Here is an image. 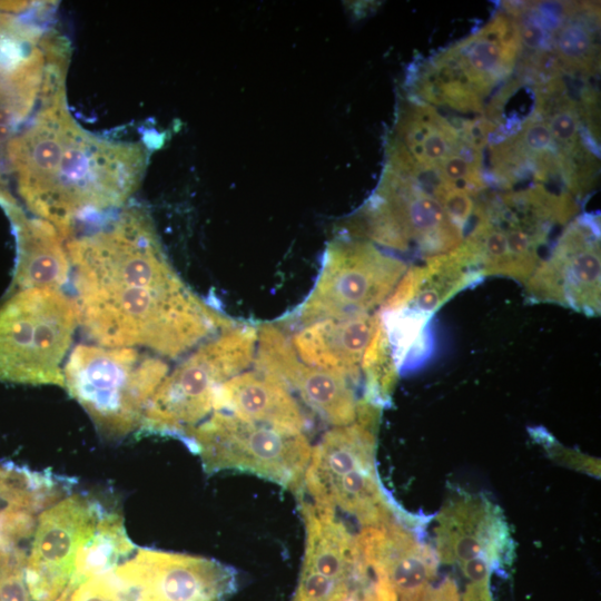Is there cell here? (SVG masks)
Returning <instances> with one entry per match:
<instances>
[{
  "instance_id": "cell-28",
  "label": "cell",
  "mask_w": 601,
  "mask_h": 601,
  "mask_svg": "<svg viewBox=\"0 0 601 601\" xmlns=\"http://www.w3.org/2000/svg\"><path fill=\"white\" fill-rule=\"evenodd\" d=\"M461 601H494L490 589V579L469 582Z\"/></svg>"
},
{
  "instance_id": "cell-23",
  "label": "cell",
  "mask_w": 601,
  "mask_h": 601,
  "mask_svg": "<svg viewBox=\"0 0 601 601\" xmlns=\"http://www.w3.org/2000/svg\"><path fill=\"white\" fill-rule=\"evenodd\" d=\"M577 110V105L573 101L562 97L550 116L549 127L553 139L568 147H574L578 140L579 116Z\"/></svg>"
},
{
  "instance_id": "cell-1",
  "label": "cell",
  "mask_w": 601,
  "mask_h": 601,
  "mask_svg": "<svg viewBox=\"0 0 601 601\" xmlns=\"http://www.w3.org/2000/svg\"><path fill=\"white\" fill-rule=\"evenodd\" d=\"M66 247L79 324L100 346L176 358L235 326L187 287L137 206H125Z\"/></svg>"
},
{
  "instance_id": "cell-29",
  "label": "cell",
  "mask_w": 601,
  "mask_h": 601,
  "mask_svg": "<svg viewBox=\"0 0 601 601\" xmlns=\"http://www.w3.org/2000/svg\"><path fill=\"white\" fill-rule=\"evenodd\" d=\"M33 2L29 1H0V12L21 14L32 8Z\"/></svg>"
},
{
  "instance_id": "cell-8",
  "label": "cell",
  "mask_w": 601,
  "mask_h": 601,
  "mask_svg": "<svg viewBox=\"0 0 601 601\" xmlns=\"http://www.w3.org/2000/svg\"><path fill=\"white\" fill-rule=\"evenodd\" d=\"M406 270L404 262L370 245L333 247L293 319L302 327L325 318L370 313L385 304Z\"/></svg>"
},
{
  "instance_id": "cell-7",
  "label": "cell",
  "mask_w": 601,
  "mask_h": 601,
  "mask_svg": "<svg viewBox=\"0 0 601 601\" xmlns=\"http://www.w3.org/2000/svg\"><path fill=\"white\" fill-rule=\"evenodd\" d=\"M68 59L57 31L0 12V152L40 104L65 88Z\"/></svg>"
},
{
  "instance_id": "cell-30",
  "label": "cell",
  "mask_w": 601,
  "mask_h": 601,
  "mask_svg": "<svg viewBox=\"0 0 601 601\" xmlns=\"http://www.w3.org/2000/svg\"><path fill=\"white\" fill-rule=\"evenodd\" d=\"M2 188H3V187H2V186H0V190H1Z\"/></svg>"
},
{
  "instance_id": "cell-16",
  "label": "cell",
  "mask_w": 601,
  "mask_h": 601,
  "mask_svg": "<svg viewBox=\"0 0 601 601\" xmlns=\"http://www.w3.org/2000/svg\"><path fill=\"white\" fill-rule=\"evenodd\" d=\"M0 205L6 210L17 240V263L12 288L60 289L71 274L65 239L57 228L39 217H29L9 191H0Z\"/></svg>"
},
{
  "instance_id": "cell-2",
  "label": "cell",
  "mask_w": 601,
  "mask_h": 601,
  "mask_svg": "<svg viewBox=\"0 0 601 601\" xmlns=\"http://www.w3.org/2000/svg\"><path fill=\"white\" fill-rule=\"evenodd\" d=\"M3 156L28 210L66 242L77 224L124 208L146 164L140 144L108 140L80 127L66 90L40 104Z\"/></svg>"
},
{
  "instance_id": "cell-13",
  "label": "cell",
  "mask_w": 601,
  "mask_h": 601,
  "mask_svg": "<svg viewBox=\"0 0 601 601\" xmlns=\"http://www.w3.org/2000/svg\"><path fill=\"white\" fill-rule=\"evenodd\" d=\"M439 561L460 568L483 562L492 570L510 552L508 524L499 506L475 494L451 497L436 518Z\"/></svg>"
},
{
  "instance_id": "cell-19",
  "label": "cell",
  "mask_w": 601,
  "mask_h": 601,
  "mask_svg": "<svg viewBox=\"0 0 601 601\" xmlns=\"http://www.w3.org/2000/svg\"><path fill=\"white\" fill-rule=\"evenodd\" d=\"M59 494L53 479L21 469L0 465V512L8 508L40 509Z\"/></svg>"
},
{
  "instance_id": "cell-20",
  "label": "cell",
  "mask_w": 601,
  "mask_h": 601,
  "mask_svg": "<svg viewBox=\"0 0 601 601\" xmlns=\"http://www.w3.org/2000/svg\"><path fill=\"white\" fill-rule=\"evenodd\" d=\"M558 60L568 69L590 71L594 58V43L590 30L582 22H568L555 40Z\"/></svg>"
},
{
  "instance_id": "cell-9",
  "label": "cell",
  "mask_w": 601,
  "mask_h": 601,
  "mask_svg": "<svg viewBox=\"0 0 601 601\" xmlns=\"http://www.w3.org/2000/svg\"><path fill=\"white\" fill-rule=\"evenodd\" d=\"M106 511L91 497L72 494L45 508L32 533L24 580L33 601H57L69 588L78 553L95 536Z\"/></svg>"
},
{
  "instance_id": "cell-17",
  "label": "cell",
  "mask_w": 601,
  "mask_h": 601,
  "mask_svg": "<svg viewBox=\"0 0 601 601\" xmlns=\"http://www.w3.org/2000/svg\"><path fill=\"white\" fill-rule=\"evenodd\" d=\"M214 411L293 433H305L307 427L290 391L258 370L244 371L223 383L216 393Z\"/></svg>"
},
{
  "instance_id": "cell-24",
  "label": "cell",
  "mask_w": 601,
  "mask_h": 601,
  "mask_svg": "<svg viewBox=\"0 0 601 601\" xmlns=\"http://www.w3.org/2000/svg\"><path fill=\"white\" fill-rule=\"evenodd\" d=\"M553 136L546 122L530 120L515 138V145L523 152L533 155L550 150L553 145Z\"/></svg>"
},
{
  "instance_id": "cell-22",
  "label": "cell",
  "mask_w": 601,
  "mask_h": 601,
  "mask_svg": "<svg viewBox=\"0 0 601 601\" xmlns=\"http://www.w3.org/2000/svg\"><path fill=\"white\" fill-rule=\"evenodd\" d=\"M115 568L88 579L72 592L61 595L57 601H122Z\"/></svg>"
},
{
  "instance_id": "cell-4",
  "label": "cell",
  "mask_w": 601,
  "mask_h": 601,
  "mask_svg": "<svg viewBox=\"0 0 601 601\" xmlns=\"http://www.w3.org/2000/svg\"><path fill=\"white\" fill-rule=\"evenodd\" d=\"M78 319L60 289L14 292L0 305V382L65 387L62 363Z\"/></svg>"
},
{
  "instance_id": "cell-18",
  "label": "cell",
  "mask_w": 601,
  "mask_h": 601,
  "mask_svg": "<svg viewBox=\"0 0 601 601\" xmlns=\"http://www.w3.org/2000/svg\"><path fill=\"white\" fill-rule=\"evenodd\" d=\"M519 49L516 22L499 14L477 36L446 53L445 57L456 65L453 69L443 65L441 69L454 76L444 73L441 77L461 81L480 97L511 71Z\"/></svg>"
},
{
  "instance_id": "cell-26",
  "label": "cell",
  "mask_w": 601,
  "mask_h": 601,
  "mask_svg": "<svg viewBox=\"0 0 601 601\" xmlns=\"http://www.w3.org/2000/svg\"><path fill=\"white\" fill-rule=\"evenodd\" d=\"M516 26L520 41L522 40L528 49L534 50L542 47L545 38L542 22H539L536 18L523 16Z\"/></svg>"
},
{
  "instance_id": "cell-27",
  "label": "cell",
  "mask_w": 601,
  "mask_h": 601,
  "mask_svg": "<svg viewBox=\"0 0 601 601\" xmlns=\"http://www.w3.org/2000/svg\"><path fill=\"white\" fill-rule=\"evenodd\" d=\"M420 601H461V594L455 580L446 577L427 585Z\"/></svg>"
},
{
  "instance_id": "cell-12",
  "label": "cell",
  "mask_w": 601,
  "mask_h": 601,
  "mask_svg": "<svg viewBox=\"0 0 601 601\" xmlns=\"http://www.w3.org/2000/svg\"><path fill=\"white\" fill-rule=\"evenodd\" d=\"M255 362L258 371L296 392L328 424L343 426L357 418L362 401L349 380L304 363L278 326L257 328Z\"/></svg>"
},
{
  "instance_id": "cell-15",
  "label": "cell",
  "mask_w": 601,
  "mask_h": 601,
  "mask_svg": "<svg viewBox=\"0 0 601 601\" xmlns=\"http://www.w3.org/2000/svg\"><path fill=\"white\" fill-rule=\"evenodd\" d=\"M381 326L378 313L325 318L299 327L292 345L304 363L356 381Z\"/></svg>"
},
{
  "instance_id": "cell-11",
  "label": "cell",
  "mask_w": 601,
  "mask_h": 601,
  "mask_svg": "<svg viewBox=\"0 0 601 601\" xmlns=\"http://www.w3.org/2000/svg\"><path fill=\"white\" fill-rule=\"evenodd\" d=\"M600 238L597 223L581 217L565 229L549 259L524 284L530 298L600 314Z\"/></svg>"
},
{
  "instance_id": "cell-14",
  "label": "cell",
  "mask_w": 601,
  "mask_h": 601,
  "mask_svg": "<svg viewBox=\"0 0 601 601\" xmlns=\"http://www.w3.org/2000/svg\"><path fill=\"white\" fill-rule=\"evenodd\" d=\"M361 563L385 581L398 601H420L437 571L436 552L392 519L355 536Z\"/></svg>"
},
{
  "instance_id": "cell-3",
  "label": "cell",
  "mask_w": 601,
  "mask_h": 601,
  "mask_svg": "<svg viewBox=\"0 0 601 601\" xmlns=\"http://www.w3.org/2000/svg\"><path fill=\"white\" fill-rule=\"evenodd\" d=\"M168 365L132 347L79 344L63 365L65 387L89 415L98 432L122 439L137 432Z\"/></svg>"
},
{
  "instance_id": "cell-25",
  "label": "cell",
  "mask_w": 601,
  "mask_h": 601,
  "mask_svg": "<svg viewBox=\"0 0 601 601\" xmlns=\"http://www.w3.org/2000/svg\"><path fill=\"white\" fill-rule=\"evenodd\" d=\"M349 601H398V597L385 581L373 575L359 592L354 594L353 591Z\"/></svg>"
},
{
  "instance_id": "cell-21",
  "label": "cell",
  "mask_w": 601,
  "mask_h": 601,
  "mask_svg": "<svg viewBox=\"0 0 601 601\" xmlns=\"http://www.w3.org/2000/svg\"><path fill=\"white\" fill-rule=\"evenodd\" d=\"M26 554L19 546L0 544V601H30L24 580Z\"/></svg>"
},
{
  "instance_id": "cell-5",
  "label": "cell",
  "mask_w": 601,
  "mask_h": 601,
  "mask_svg": "<svg viewBox=\"0 0 601 601\" xmlns=\"http://www.w3.org/2000/svg\"><path fill=\"white\" fill-rule=\"evenodd\" d=\"M256 343L253 326H234L203 342L160 383L137 434L184 437L211 414L219 386L255 359Z\"/></svg>"
},
{
  "instance_id": "cell-10",
  "label": "cell",
  "mask_w": 601,
  "mask_h": 601,
  "mask_svg": "<svg viewBox=\"0 0 601 601\" xmlns=\"http://www.w3.org/2000/svg\"><path fill=\"white\" fill-rule=\"evenodd\" d=\"M115 571L122 601H226L236 571L214 559L138 548Z\"/></svg>"
},
{
  "instance_id": "cell-6",
  "label": "cell",
  "mask_w": 601,
  "mask_h": 601,
  "mask_svg": "<svg viewBox=\"0 0 601 601\" xmlns=\"http://www.w3.org/2000/svg\"><path fill=\"white\" fill-rule=\"evenodd\" d=\"M184 440L201 460L206 473L235 470L254 473L298 492L312 446L305 433H293L214 411Z\"/></svg>"
}]
</instances>
